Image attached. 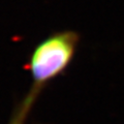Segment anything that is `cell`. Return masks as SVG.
I'll list each match as a JSON object with an SVG mask.
<instances>
[{"mask_svg":"<svg viewBox=\"0 0 124 124\" xmlns=\"http://www.w3.org/2000/svg\"><path fill=\"white\" fill-rule=\"evenodd\" d=\"M80 34L73 30L57 31L39 41L31 52L26 68L31 86L39 91L67 70L76 56Z\"/></svg>","mask_w":124,"mask_h":124,"instance_id":"6da1fadb","label":"cell"},{"mask_svg":"<svg viewBox=\"0 0 124 124\" xmlns=\"http://www.w3.org/2000/svg\"><path fill=\"white\" fill-rule=\"evenodd\" d=\"M40 93L41 91L30 87L28 92L24 95V97L19 100L16 107L14 108L7 124H26L30 112L32 111Z\"/></svg>","mask_w":124,"mask_h":124,"instance_id":"7a4b0ae2","label":"cell"}]
</instances>
